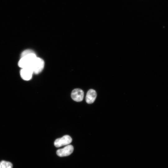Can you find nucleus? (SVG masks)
<instances>
[{
  "label": "nucleus",
  "mask_w": 168,
  "mask_h": 168,
  "mask_svg": "<svg viewBox=\"0 0 168 168\" xmlns=\"http://www.w3.org/2000/svg\"><path fill=\"white\" fill-rule=\"evenodd\" d=\"M0 168H2L1 163H0Z\"/></svg>",
  "instance_id": "10"
},
{
  "label": "nucleus",
  "mask_w": 168,
  "mask_h": 168,
  "mask_svg": "<svg viewBox=\"0 0 168 168\" xmlns=\"http://www.w3.org/2000/svg\"><path fill=\"white\" fill-rule=\"evenodd\" d=\"M71 96L72 99L76 101H82L84 97V92L81 89L76 88L72 92Z\"/></svg>",
  "instance_id": "5"
},
{
  "label": "nucleus",
  "mask_w": 168,
  "mask_h": 168,
  "mask_svg": "<svg viewBox=\"0 0 168 168\" xmlns=\"http://www.w3.org/2000/svg\"><path fill=\"white\" fill-rule=\"evenodd\" d=\"M36 57L35 52L21 57L18 63V66L21 68H29L30 69L33 62Z\"/></svg>",
  "instance_id": "1"
},
{
  "label": "nucleus",
  "mask_w": 168,
  "mask_h": 168,
  "mask_svg": "<svg viewBox=\"0 0 168 168\" xmlns=\"http://www.w3.org/2000/svg\"><path fill=\"white\" fill-rule=\"evenodd\" d=\"M33 73L32 70L29 68H23L20 71V74L21 78L24 80H30Z\"/></svg>",
  "instance_id": "6"
},
{
  "label": "nucleus",
  "mask_w": 168,
  "mask_h": 168,
  "mask_svg": "<svg viewBox=\"0 0 168 168\" xmlns=\"http://www.w3.org/2000/svg\"><path fill=\"white\" fill-rule=\"evenodd\" d=\"M73 147L72 145H68L62 149L57 150L56 153L60 157L67 156L70 155L73 152Z\"/></svg>",
  "instance_id": "4"
},
{
  "label": "nucleus",
  "mask_w": 168,
  "mask_h": 168,
  "mask_svg": "<svg viewBox=\"0 0 168 168\" xmlns=\"http://www.w3.org/2000/svg\"><path fill=\"white\" fill-rule=\"evenodd\" d=\"M97 96L96 91L92 89H91L87 91L86 97V102L88 104H91L94 102Z\"/></svg>",
  "instance_id": "7"
},
{
  "label": "nucleus",
  "mask_w": 168,
  "mask_h": 168,
  "mask_svg": "<svg viewBox=\"0 0 168 168\" xmlns=\"http://www.w3.org/2000/svg\"><path fill=\"white\" fill-rule=\"evenodd\" d=\"M44 64V60L42 59L37 57L33 62L30 69L33 73L38 74L40 73L43 69Z\"/></svg>",
  "instance_id": "2"
},
{
  "label": "nucleus",
  "mask_w": 168,
  "mask_h": 168,
  "mask_svg": "<svg viewBox=\"0 0 168 168\" xmlns=\"http://www.w3.org/2000/svg\"><path fill=\"white\" fill-rule=\"evenodd\" d=\"M34 53L32 50L30 49H27L23 51L21 54V57H23L28 54Z\"/></svg>",
  "instance_id": "9"
},
{
  "label": "nucleus",
  "mask_w": 168,
  "mask_h": 168,
  "mask_svg": "<svg viewBox=\"0 0 168 168\" xmlns=\"http://www.w3.org/2000/svg\"><path fill=\"white\" fill-rule=\"evenodd\" d=\"M72 141L71 137L68 135H65L56 139L54 142V145L56 147H58L68 145L71 143Z\"/></svg>",
  "instance_id": "3"
},
{
  "label": "nucleus",
  "mask_w": 168,
  "mask_h": 168,
  "mask_svg": "<svg viewBox=\"0 0 168 168\" xmlns=\"http://www.w3.org/2000/svg\"><path fill=\"white\" fill-rule=\"evenodd\" d=\"M2 168H12V164L9 161H2L0 162Z\"/></svg>",
  "instance_id": "8"
}]
</instances>
